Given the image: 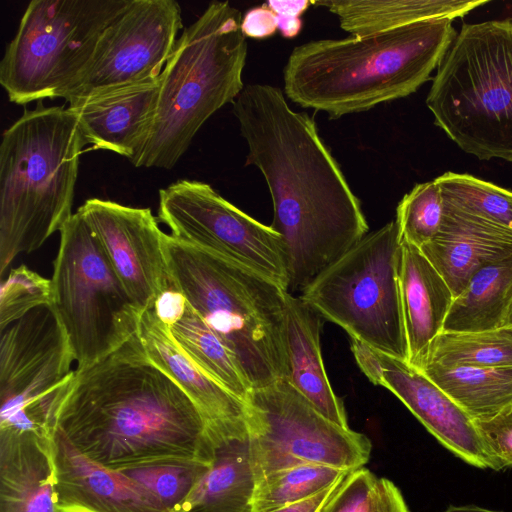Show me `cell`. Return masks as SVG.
Returning <instances> with one entry per match:
<instances>
[{"instance_id":"6da1fadb","label":"cell","mask_w":512,"mask_h":512,"mask_svg":"<svg viewBox=\"0 0 512 512\" xmlns=\"http://www.w3.org/2000/svg\"><path fill=\"white\" fill-rule=\"evenodd\" d=\"M232 104L248 146L246 165L259 169L272 198L271 227L287 255V291H302L367 234L360 201L313 118L292 110L279 88L245 85Z\"/></svg>"},{"instance_id":"7a4b0ae2","label":"cell","mask_w":512,"mask_h":512,"mask_svg":"<svg viewBox=\"0 0 512 512\" xmlns=\"http://www.w3.org/2000/svg\"><path fill=\"white\" fill-rule=\"evenodd\" d=\"M54 429L81 454L117 471L209 464L213 458L203 415L147 358L138 333L95 364L74 370Z\"/></svg>"},{"instance_id":"3957f363","label":"cell","mask_w":512,"mask_h":512,"mask_svg":"<svg viewBox=\"0 0 512 512\" xmlns=\"http://www.w3.org/2000/svg\"><path fill=\"white\" fill-rule=\"evenodd\" d=\"M455 36L452 19L439 17L365 36L306 42L285 64V95L331 119L368 111L414 93Z\"/></svg>"},{"instance_id":"277c9868","label":"cell","mask_w":512,"mask_h":512,"mask_svg":"<svg viewBox=\"0 0 512 512\" xmlns=\"http://www.w3.org/2000/svg\"><path fill=\"white\" fill-rule=\"evenodd\" d=\"M173 285L235 357L251 390L288 379V291L258 272L165 234Z\"/></svg>"},{"instance_id":"5b68a950","label":"cell","mask_w":512,"mask_h":512,"mask_svg":"<svg viewBox=\"0 0 512 512\" xmlns=\"http://www.w3.org/2000/svg\"><path fill=\"white\" fill-rule=\"evenodd\" d=\"M76 115L39 101L2 134L0 275L20 253L40 248L71 218L80 155Z\"/></svg>"},{"instance_id":"8992f818","label":"cell","mask_w":512,"mask_h":512,"mask_svg":"<svg viewBox=\"0 0 512 512\" xmlns=\"http://www.w3.org/2000/svg\"><path fill=\"white\" fill-rule=\"evenodd\" d=\"M241 12L212 1L184 28L160 75L154 121L135 167L171 169L202 125L244 89Z\"/></svg>"},{"instance_id":"52a82bcc","label":"cell","mask_w":512,"mask_h":512,"mask_svg":"<svg viewBox=\"0 0 512 512\" xmlns=\"http://www.w3.org/2000/svg\"><path fill=\"white\" fill-rule=\"evenodd\" d=\"M426 104L464 152L512 162V18L464 24L438 65Z\"/></svg>"},{"instance_id":"ba28073f","label":"cell","mask_w":512,"mask_h":512,"mask_svg":"<svg viewBox=\"0 0 512 512\" xmlns=\"http://www.w3.org/2000/svg\"><path fill=\"white\" fill-rule=\"evenodd\" d=\"M59 232L50 306L80 369L95 364L135 336L143 311L78 211Z\"/></svg>"},{"instance_id":"9c48e42d","label":"cell","mask_w":512,"mask_h":512,"mask_svg":"<svg viewBox=\"0 0 512 512\" xmlns=\"http://www.w3.org/2000/svg\"><path fill=\"white\" fill-rule=\"evenodd\" d=\"M400 251L398 227L390 221L322 270L302 289L300 298L351 339L407 361Z\"/></svg>"},{"instance_id":"30bf717a","label":"cell","mask_w":512,"mask_h":512,"mask_svg":"<svg viewBox=\"0 0 512 512\" xmlns=\"http://www.w3.org/2000/svg\"><path fill=\"white\" fill-rule=\"evenodd\" d=\"M132 0H32L0 62L11 102L61 98Z\"/></svg>"},{"instance_id":"8fae6325","label":"cell","mask_w":512,"mask_h":512,"mask_svg":"<svg viewBox=\"0 0 512 512\" xmlns=\"http://www.w3.org/2000/svg\"><path fill=\"white\" fill-rule=\"evenodd\" d=\"M245 403L257 482L273 471L307 464L352 472L370 458L372 443L365 434L327 419L286 379L251 390Z\"/></svg>"},{"instance_id":"7c38bea8","label":"cell","mask_w":512,"mask_h":512,"mask_svg":"<svg viewBox=\"0 0 512 512\" xmlns=\"http://www.w3.org/2000/svg\"><path fill=\"white\" fill-rule=\"evenodd\" d=\"M75 361L50 305L40 306L1 331L0 430L50 438L59 400Z\"/></svg>"},{"instance_id":"4fadbf2b","label":"cell","mask_w":512,"mask_h":512,"mask_svg":"<svg viewBox=\"0 0 512 512\" xmlns=\"http://www.w3.org/2000/svg\"><path fill=\"white\" fill-rule=\"evenodd\" d=\"M158 219L175 238L250 268L287 290L288 262L282 237L211 185L181 179L160 189Z\"/></svg>"},{"instance_id":"5bb4252c","label":"cell","mask_w":512,"mask_h":512,"mask_svg":"<svg viewBox=\"0 0 512 512\" xmlns=\"http://www.w3.org/2000/svg\"><path fill=\"white\" fill-rule=\"evenodd\" d=\"M183 28L175 0H132L102 33L82 72L61 95L73 103L101 92L158 78Z\"/></svg>"},{"instance_id":"9a60e30c","label":"cell","mask_w":512,"mask_h":512,"mask_svg":"<svg viewBox=\"0 0 512 512\" xmlns=\"http://www.w3.org/2000/svg\"><path fill=\"white\" fill-rule=\"evenodd\" d=\"M98 238L114 271L141 311L171 285L165 233L149 208L90 198L77 210Z\"/></svg>"},{"instance_id":"2e32d148","label":"cell","mask_w":512,"mask_h":512,"mask_svg":"<svg viewBox=\"0 0 512 512\" xmlns=\"http://www.w3.org/2000/svg\"><path fill=\"white\" fill-rule=\"evenodd\" d=\"M49 450L55 498L63 512H170L145 485L84 456L56 429Z\"/></svg>"},{"instance_id":"e0dca14e","label":"cell","mask_w":512,"mask_h":512,"mask_svg":"<svg viewBox=\"0 0 512 512\" xmlns=\"http://www.w3.org/2000/svg\"><path fill=\"white\" fill-rule=\"evenodd\" d=\"M379 358L381 386L391 391L456 457L474 467L491 469L473 419L450 396L407 361L381 352Z\"/></svg>"},{"instance_id":"ac0fdd59","label":"cell","mask_w":512,"mask_h":512,"mask_svg":"<svg viewBox=\"0 0 512 512\" xmlns=\"http://www.w3.org/2000/svg\"><path fill=\"white\" fill-rule=\"evenodd\" d=\"M160 90V76L110 89L70 103L86 144L130 160L134 165L147 142Z\"/></svg>"},{"instance_id":"d6986e66","label":"cell","mask_w":512,"mask_h":512,"mask_svg":"<svg viewBox=\"0 0 512 512\" xmlns=\"http://www.w3.org/2000/svg\"><path fill=\"white\" fill-rule=\"evenodd\" d=\"M443 206L438 233L420 250L455 298L477 271L512 257V229Z\"/></svg>"},{"instance_id":"ffe728a7","label":"cell","mask_w":512,"mask_h":512,"mask_svg":"<svg viewBox=\"0 0 512 512\" xmlns=\"http://www.w3.org/2000/svg\"><path fill=\"white\" fill-rule=\"evenodd\" d=\"M138 337L147 358L194 402L207 428L216 429L246 419V404L205 375L172 337L153 307L140 319Z\"/></svg>"},{"instance_id":"44dd1931","label":"cell","mask_w":512,"mask_h":512,"mask_svg":"<svg viewBox=\"0 0 512 512\" xmlns=\"http://www.w3.org/2000/svg\"><path fill=\"white\" fill-rule=\"evenodd\" d=\"M399 286L406 333L407 362L419 368L443 326L454 296L420 248L401 241Z\"/></svg>"},{"instance_id":"7402d4cb","label":"cell","mask_w":512,"mask_h":512,"mask_svg":"<svg viewBox=\"0 0 512 512\" xmlns=\"http://www.w3.org/2000/svg\"><path fill=\"white\" fill-rule=\"evenodd\" d=\"M49 439L0 430V512H63L53 488Z\"/></svg>"},{"instance_id":"603a6c76","label":"cell","mask_w":512,"mask_h":512,"mask_svg":"<svg viewBox=\"0 0 512 512\" xmlns=\"http://www.w3.org/2000/svg\"><path fill=\"white\" fill-rule=\"evenodd\" d=\"M213 458L181 512H251L257 478L248 427L235 432H209Z\"/></svg>"},{"instance_id":"cb8c5ba5","label":"cell","mask_w":512,"mask_h":512,"mask_svg":"<svg viewBox=\"0 0 512 512\" xmlns=\"http://www.w3.org/2000/svg\"><path fill=\"white\" fill-rule=\"evenodd\" d=\"M320 317L300 297L288 293L286 380L323 416L350 428L343 402L334 393L324 367Z\"/></svg>"},{"instance_id":"d4e9b609","label":"cell","mask_w":512,"mask_h":512,"mask_svg":"<svg viewBox=\"0 0 512 512\" xmlns=\"http://www.w3.org/2000/svg\"><path fill=\"white\" fill-rule=\"evenodd\" d=\"M486 0H328L312 4L335 14L340 27L350 36H365L411 23L448 17H462L486 4Z\"/></svg>"},{"instance_id":"484cf974","label":"cell","mask_w":512,"mask_h":512,"mask_svg":"<svg viewBox=\"0 0 512 512\" xmlns=\"http://www.w3.org/2000/svg\"><path fill=\"white\" fill-rule=\"evenodd\" d=\"M512 306V257L477 271L454 298L442 332L497 329Z\"/></svg>"},{"instance_id":"4316f807","label":"cell","mask_w":512,"mask_h":512,"mask_svg":"<svg viewBox=\"0 0 512 512\" xmlns=\"http://www.w3.org/2000/svg\"><path fill=\"white\" fill-rule=\"evenodd\" d=\"M418 370L473 420L489 419L512 408V366L473 368L424 364Z\"/></svg>"},{"instance_id":"83f0119b","label":"cell","mask_w":512,"mask_h":512,"mask_svg":"<svg viewBox=\"0 0 512 512\" xmlns=\"http://www.w3.org/2000/svg\"><path fill=\"white\" fill-rule=\"evenodd\" d=\"M169 330L205 375L243 402L246 401L251 388L235 357L189 303L180 318L169 326Z\"/></svg>"},{"instance_id":"f1b7e54d","label":"cell","mask_w":512,"mask_h":512,"mask_svg":"<svg viewBox=\"0 0 512 512\" xmlns=\"http://www.w3.org/2000/svg\"><path fill=\"white\" fill-rule=\"evenodd\" d=\"M424 364L473 368L512 366V326L441 332L432 341L421 366Z\"/></svg>"},{"instance_id":"f546056e","label":"cell","mask_w":512,"mask_h":512,"mask_svg":"<svg viewBox=\"0 0 512 512\" xmlns=\"http://www.w3.org/2000/svg\"><path fill=\"white\" fill-rule=\"evenodd\" d=\"M348 473L317 464L273 471L258 480L251 512H271L311 498L342 481Z\"/></svg>"},{"instance_id":"4dcf8cb0","label":"cell","mask_w":512,"mask_h":512,"mask_svg":"<svg viewBox=\"0 0 512 512\" xmlns=\"http://www.w3.org/2000/svg\"><path fill=\"white\" fill-rule=\"evenodd\" d=\"M435 181L444 205L512 229V191L469 174L446 172Z\"/></svg>"},{"instance_id":"1f68e13d","label":"cell","mask_w":512,"mask_h":512,"mask_svg":"<svg viewBox=\"0 0 512 512\" xmlns=\"http://www.w3.org/2000/svg\"><path fill=\"white\" fill-rule=\"evenodd\" d=\"M319 512H409L398 487L361 467L343 479Z\"/></svg>"},{"instance_id":"d6a6232c","label":"cell","mask_w":512,"mask_h":512,"mask_svg":"<svg viewBox=\"0 0 512 512\" xmlns=\"http://www.w3.org/2000/svg\"><path fill=\"white\" fill-rule=\"evenodd\" d=\"M443 213L441 190L435 179L417 184L403 196L396 209L400 241L421 248L438 233Z\"/></svg>"},{"instance_id":"836d02e7","label":"cell","mask_w":512,"mask_h":512,"mask_svg":"<svg viewBox=\"0 0 512 512\" xmlns=\"http://www.w3.org/2000/svg\"><path fill=\"white\" fill-rule=\"evenodd\" d=\"M209 465L210 463L181 462L123 472L145 485L168 511L181 512Z\"/></svg>"},{"instance_id":"e575fe53","label":"cell","mask_w":512,"mask_h":512,"mask_svg":"<svg viewBox=\"0 0 512 512\" xmlns=\"http://www.w3.org/2000/svg\"><path fill=\"white\" fill-rule=\"evenodd\" d=\"M51 280L25 265L11 269L0 289V331L32 310L50 305Z\"/></svg>"},{"instance_id":"d590c367","label":"cell","mask_w":512,"mask_h":512,"mask_svg":"<svg viewBox=\"0 0 512 512\" xmlns=\"http://www.w3.org/2000/svg\"><path fill=\"white\" fill-rule=\"evenodd\" d=\"M491 469L512 467V408L492 418L473 420Z\"/></svg>"},{"instance_id":"8d00e7d4","label":"cell","mask_w":512,"mask_h":512,"mask_svg":"<svg viewBox=\"0 0 512 512\" xmlns=\"http://www.w3.org/2000/svg\"><path fill=\"white\" fill-rule=\"evenodd\" d=\"M278 30L276 13L264 3L249 9L241 20V31L245 37L262 39Z\"/></svg>"},{"instance_id":"74e56055","label":"cell","mask_w":512,"mask_h":512,"mask_svg":"<svg viewBox=\"0 0 512 512\" xmlns=\"http://www.w3.org/2000/svg\"><path fill=\"white\" fill-rule=\"evenodd\" d=\"M187 304L186 297L171 283L158 296L153 308L158 318L169 327L180 318Z\"/></svg>"},{"instance_id":"f35d334b","label":"cell","mask_w":512,"mask_h":512,"mask_svg":"<svg viewBox=\"0 0 512 512\" xmlns=\"http://www.w3.org/2000/svg\"><path fill=\"white\" fill-rule=\"evenodd\" d=\"M351 350L362 372L375 385L382 380V366L379 352L365 343L351 339Z\"/></svg>"},{"instance_id":"ab89813d","label":"cell","mask_w":512,"mask_h":512,"mask_svg":"<svg viewBox=\"0 0 512 512\" xmlns=\"http://www.w3.org/2000/svg\"><path fill=\"white\" fill-rule=\"evenodd\" d=\"M342 481L328 487L311 498L271 512H319Z\"/></svg>"},{"instance_id":"60d3db41","label":"cell","mask_w":512,"mask_h":512,"mask_svg":"<svg viewBox=\"0 0 512 512\" xmlns=\"http://www.w3.org/2000/svg\"><path fill=\"white\" fill-rule=\"evenodd\" d=\"M267 6L271 8L278 16H296L300 17L309 7L310 1H267Z\"/></svg>"},{"instance_id":"b9f144b4","label":"cell","mask_w":512,"mask_h":512,"mask_svg":"<svg viewBox=\"0 0 512 512\" xmlns=\"http://www.w3.org/2000/svg\"><path fill=\"white\" fill-rule=\"evenodd\" d=\"M277 15V14H276ZM278 30L285 38L295 37L302 28V20L296 16H278Z\"/></svg>"},{"instance_id":"7bdbcfd3","label":"cell","mask_w":512,"mask_h":512,"mask_svg":"<svg viewBox=\"0 0 512 512\" xmlns=\"http://www.w3.org/2000/svg\"><path fill=\"white\" fill-rule=\"evenodd\" d=\"M443 512H502L491 509H486L483 507L475 506V505H450Z\"/></svg>"},{"instance_id":"ee69618b","label":"cell","mask_w":512,"mask_h":512,"mask_svg":"<svg viewBox=\"0 0 512 512\" xmlns=\"http://www.w3.org/2000/svg\"><path fill=\"white\" fill-rule=\"evenodd\" d=\"M507 325L512 326V306H511L509 314H508Z\"/></svg>"}]
</instances>
